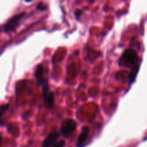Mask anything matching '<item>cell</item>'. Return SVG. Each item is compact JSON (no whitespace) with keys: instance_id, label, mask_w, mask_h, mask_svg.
<instances>
[{"instance_id":"cell-1","label":"cell","mask_w":147,"mask_h":147,"mask_svg":"<svg viewBox=\"0 0 147 147\" xmlns=\"http://www.w3.org/2000/svg\"><path fill=\"white\" fill-rule=\"evenodd\" d=\"M25 16L26 13L22 12L11 17L4 24V27L3 28L4 31L7 33H9L11 32L14 31L20 26L22 20L25 17Z\"/></svg>"},{"instance_id":"cell-2","label":"cell","mask_w":147,"mask_h":147,"mask_svg":"<svg viewBox=\"0 0 147 147\" xmlns=\"http://www.w3.org/2000/svg\"><path fill=\"white\" fill-rule=\"evenodd\" d=\"M121 60L127 67L134 65L138 60L137 53L132 49H128L122 55Z\"/></svg>"},{"instance_id":"cell-3","label":"cell","mask_w":147,"mask_h":147,"mask_svg":"<svg viewBox=\"0 0 147 147\" xmlns=\"http://www.w3.org/2000/svg\"><path fill=\"white\" fill-rule=\"evenodd\" d=\"M77 128V123L73 119H66L63 121L61 126V133L65 136H70Z\"/></svg>"},{"instance_id":"cell-4","label":"cell","mask_w":147,"mask_h":147,"mask_svg":"<svg viewBox=\"0 0 147 147\" xmlns=\"http://www.w3.org/2000/svg\"><path fill=\"white\" fill-rule=\"evenodd\" d=\"M90 133V129L88 126H84L81 129L80 135L78 136L77 141V147H83L85 142L88 139Z\"/></svg>"},{"instance_id":"cell-5","label":"cell","mask_w":147,"mask_h":147,"mask_svg":"<svg viewBox=\"0 0 147 147\" xmlns=\"http://www.w3.org/2000/svg\"><path fill=\"white\" fill-rule=\"evenodd\" d=\"M43 72H44L43 65L42 64H39L37 66V67H36L34 76H35L36 80H37V83L42 86L48 83H47V80H46V79H45L44 76H43Z\"/></svg>"},{"instance_id":"cell-6","label":"cell","mask_w":147,"mask_h":147,"mask_svg":"<svg viewBox=\"0 0 147 147\" xmlns=\"http://www.w3.org/2000/svg\"><path fill=\"white\" fill-rule=\"evenodd\" d=\"M58 138L59 134L56 133V132L50 134L44 140L41 147H51L52 146L55 144Z\"/></svg>"},{"instance_id":"cell-7","label":"cell","mask_w":147,"mask_h":147,"mask_svg":"<svg viewBox=\"0 0 147 147\" xmlns=\"http://www.w3.org/2000/svg\"><path fill=\"white\" fill-rule=\"evenodd\" d=\"M55 103V96L53 92H50L47 96L44 97L45 106L47 109H51L54 106Z\"/></svg>"},{"instance_id":"cell-8","label":"cell","mask_w":147,"mask_h":147,"mask_svg":"<svg viewBox=\"0 0 147 147\" xmlns=\"http://www.w3.org/2000/svg\"><path fill=\"white\" fill-rule=\"evenodd\" d=\"M139 65H135L134 67H133L131 71L130 74H129V82H130V83H132L134 81L135 78H136V75H137L138 71H139Z\"/></svg>"},{"instance_id":"cell-9","label":"cell","mask_w":147,"mask_h":147,"mask_svg":"<svg viewBox=\"0 0 147 147\" xmlns=\"http://www.w3.org/2000/svg\"><path fill=\"white\" fill-rule=\"evenodd\" d=\"M9 107V105H1V109H0V111H1V113H0V115H1V117H2L3 115H4V112L6 111L7 110V109H8Z\"/></svg>"},{"instance_id":"cell-10","label":"cell","mask_w":147,"mask_h":147,"mask_svg":"<svg viewBox=\"0 0 147 147\" xmlns=\"http://www.w3.org/2000/svg\"><path fill=\"white\" fill-rule=\"evenodd\" d=\"M65 142L64 140H60L55 144L53 147H65Z\"/></svg>"}]
</instances>
